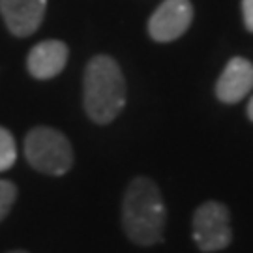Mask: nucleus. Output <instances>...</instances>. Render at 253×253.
Masks as SVG:
<instances>
[{
  "mask_svg": "<svg viewBox=\"0 0 253 253\" xmlns=\"http://www.w3.org/2000/svg\"><path fill=\"white\" fill-rule=\"evenodd\" d=\"M167 210L158 186L146 176L129 182L122 201V225L127 238L139 246H152L163 240Z\"/></svg>",
  "mask_w": 253,
  "mask_h": 253,
  "instance_id": "obj_1",
  "label": "nucleus"
},
{
  "mask_svg": "<svg viewBox=\"0 0 253 253\" xmlns=\"http://www.w3.org/2000/svg\"><path fill=\"white\" fill-rule=\"evenodd\" d=\"M83 103L90 120L109 124L126 105V81L118 66L107 54L94 56L83 79Z\"/></svg>",
  "mask_w": 253,
  "mask_h": 253,
  "instance_id": "obj_2",
  "label": "nucleus"
},
{
  "mask_svg": "<svg viewBox=\"0 0 253 253\" xmlns=\"http://www.w3.org/2000/svg\"><path fill=\"white\" fill-rule=\"evenodd\" d=\"M25 158L36 171L60 176L72 169L73 148L62 131L38 126L25 137Z\"/></svg>",
  "mask_w": 253,
  "mask_h": 253,
  "instance_id": "obj_3",
  "label": "nucleus"
},
{
  "mask_svg": "<svg viewBox=\"0 0 253 253\" xmlns=\"http://www.w3.org/2000/svg\"><path fill=\"white\" fill-rule=\"evenodd\" d=\"M193 240L203 252H219L231 244V216L225 205L208 201L193 214Z\"/></svg>",
  "mask_w": 253,
  "mask_h": 253,
  "instance_id": "obj_4",
  "label": "nucleus"
},
{
  "mask_svg": "<svg viewBox=\"0 0 253 253\" xmlns=\"http://www.w3.org/2000/svg\"><path fill=\"white\" fill-rule=\"evenodd\" d=\"M193 6L190 0H165L148 21V34L154 42L167 43L180 38L191 25Z\"/></svg>",
  "mask_w": 253,
  "mask_h": 253,
  "instance_id": "obj_5",
  "label": "nucleus"
},
{
  "mask_svg": "<svg viewBox=\"0 0 253 253\" xmlns=\"http://www.w3.org/2000/svg\"><path fill=\"white\" fill-rule=\"evenodd\" d=\"M45 6L47 0H0V13L13 36L27 38L40 28Z\"/></svg>",
  "mask_w": 253,
  "mask_h": 253,
  "instance_id": "obj_6",
  "label": "nucleus"
},
{
  "mask_svg": "<svg viewBox=\"0 0 253 253\" xmlns=\"http://www.w3.org/2000/svg\"><path fill=\"white\" fill-rule=\"evenodd\" d=\"M253 88V64L242 56L231 58L216 83V96L223 103H238Z\"/></svg>",
  "mask_w": 253,
  "mask_h": 253,
  "instance_id": "obj_7",
  "label": "nucleus"
},
{
  "mask_svg": "<svg viewBox=\"0 0 253 253\" xmlns=\"http://www.w3.org/2000/svg\"><path fill=\"white\" fill-rule=\"evenodd\" d=\"M68 62V47L58 40H47L30 49L27 68L36 79H53Z\"/></svg>",
  "mask_w": 253,
  "mask_h": 253,
  "instance_id": "obj_8",
  "label": "nucleus"
},
{
  "mask_svg": "<svg viewBox=\"0 0 253 253\" xmlns=\"http://www.w3.org/2000/svg\"><path fill=\"white\" fill-rule=\"evenodd\" d=\"M17 160V146L15 139L6 127L0 126V172L8 171L15 165Z\"/></svg>",
  "mask_w": 253,
  "mask_h": 253,
  "instance_id": "obj_9",
  "label": "nucleus"
},
{
  "mask_svg": "<svg viewBox=\"0 0 253 253\" xmlns=\"http://www.w3.org/2000/svg\"><path fill=\"white\" fill-rule=\"evenodd\" d=\"M17 197V188L9 180H0V221L8 216Z\"/></svg>",
  "mask_w": 253,
  "mask_h": 253,
  "instance_id": "obj_10",
  "label": "nucleus"
},
{
  "mask_svg": "<svg viewBox=\"0 0 253 253\" xmlns=\"http://www.w3.org/2000/svg\"><path fill=\"white\" fill-rule=\"evenodd\" d=\"M242 15L246 28L253 32V0H242Z\"/></svg>",
  "mask_w": 253,
  "mask_h": 253,
  "instance_id": "obj_11",
  "label": "nucleus"
},
{
  "mask_svg": "<svg viewBox=\"0 0 253 253\" xmlns=\"http://www.w3.org/2000/svg\"><path fill=\"white\" fill-rule=\"evenodd\" d=\"M248 117H250V120L253 122V98L250 100V103H248Z\"/></svg>",
  "mask_w": 253,
  "mask_h": 253,
  "instance_id": "obj_12",
  "label": "nucleus"
},
{
  "mask_svg": "<svg viewBox=\"0 0 253 253\" xmlns=\"http://www.w3.org/2000/svg\"><path fill=\"white\" fill-rule=\"evenodd\" d=\"M8 253H28V252H23V250H15V252H8Z\"/></svg>",
  "mask_w": 253,
  "mask_h": 253,
  "instance_id": "obj_13",
  "label": "nucleus"
}]
</instances>
